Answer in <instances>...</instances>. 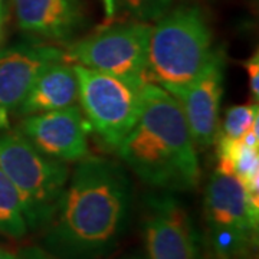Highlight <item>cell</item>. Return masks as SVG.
Instances as JSON below:
<instances>
[{"mask_svg":"<svg viewBox=\"0 0 259 259\" xmlns=\"http://www.w3.org/2000/svg\"><path fill=\"white\" fill-rule=\"evenodd\" d=\"M131 210L125 168L100 156L81 158L45 228L47 252L56 259H105L124 238Z\"/></svg>","mask_w":259,"mask_h":259,"instance_id":"6da1fadb","label":"cell"},{"mask_svg":"<svg viewBox=\"0 0 259 259\" xmlns=\"http://www.w3.org/2000/svg\"><path fill=\"white\" fill-rule=\"evenodd\" d=\"M117 150L146 185L177 192L199 185L200 167L185 114L176 98L156 83L143 85L139 118Z\"/></svg>","mask_w":259,"mask_h":259,"instance_id":"7a4b0ae2","label":"cell"},{"mask_svg":"<svg viewBox=\"0 0 259 259\" xmlns=\"http://www.w3.org/2000/svg\"><path fill=\"white\" fill-rule=\"evenodd\" d=\"M212 44V30L199 8L166 12L150 32L147 82L168 91L196 81L221 56Z\"/></svg>","mask_w":259,"mask_h":259,"instance_id":"3957f363","label":"cell"},{"mask_svg":"<svg viewBox=\"0 0 259 259\" xmlns=\"http://www.w3.org/2000/svg\"><path fill=\"white\" fill-rule=\"evenodd\" d=\"M0 170L18 190L29 229L40 231L54 218L69 168L40 153L18 130L0 133Z\"/></svg>","mask_w":259,"mask_h":259,"instance_id":"277c9868","label":"cell"},{"mask_svg":"<svg viewBox=\"0 0 259 259\" xmlns=\"http://www.w3.org/2000/svg\"><path fill=\"white\" fill-rule=\"evenodd\" d=\"M203 210L213 256L249 258L258 238L259 210L249 203L241 180L214 171L204 192Z\"/></svg>","mask_w":259,"mask_h":259,"instance_id":"5b68a950","label":"cell"},{"mask_svg":"<svg viewBox=\"0 0 259 259\" xmlns=\"http://www.w3.org/2000/svg\"><path fill=\"white\" fill-rule=\"evenodd\" d=\"M150 32L147 22L118 23L69 45L64 59L141 87L147 83Z\"/></svg>","mask_w":259,"mask_h":259,"instance_id":"8992f818","label":"cell"},{"mask_svg":"<svg viewBox=\"0 0 259 259\" xmlns=\"http://www.w3.org/2000/svg\"><path fill=\"white\" fill-rule=\"evenodd\" d=\"M72 65L87 120L105 146L117 148L139 118L143 85Z\"/></svg>","mask_w":259,"mask_h":259,"instance_id":"52a82bcc","label":"cell"},{"mask_svg":"<svg viewBox=\"0 0 259 259\" xmlns=\"http://www.w3.org/2000/svg\"><path fill=\"white\" fill-rule=\"evenodd\" d=\"M65 51L42 40L22 42L0 51V130L9 128V118L39 74L64 59Z\"/></svg>","mask_w":259,"mask_h":259,"instance_id":"ba28073f","label":"cell"},{"mask_svg":"<svg viewBox=\"0 0 259 259\" xmlns=\"http://www.w3.org/2000/svg\"><path fill=\"white\" fill-rule=\"evenodd\" d=\"M144 241L150 259H196L192 219L185 206L170 194L147 199Z\"/></svg>","mask_w":259,"mask_h":259,"instance_id":"9c48e42d","label":"cell"},{"mask_svg":"<svg viewBox=\"0 0 259 259\" xmlns=\"http://www.w3.org/2000/svg\"><path fill=\"white\" fill-rule=\"evenodd\" d=\"M18 131L45 156L64 163L88 156V137L78 105L23 117Z\"/></svg>","mask_w":259,"mask_h":259,"instance_id":"30bf717a","label":"cell"},{"mask_svg":"<svg viewBox=\"0 0 259 259\" xmlns=\"http://www.w3.org/2000/svg\"><path fill=\"white\" fill-rule=\"evenodd\" d=\"M168 93L180 104L194 144L200 147L214 144L219 133V110L223 94L222 56L196 81L168 90Z\"/></svg>","mask_w":259,"mask_h":259,"instance_id":"8fae6325","label":"cell"},{"mask_svg":"<svg viewBox=\"0 0 259 259\" xmlns=\"http://www.w3.org/2000/svg\"><path fill=\"white\" fill-rule=\"evenodd\" d=\"M18 26L48 42H68L85 22L81 0H13Z\"/></svg>","mask_w":259,"mask_h":259,"instance_id":"7c38bea8","label":"cell"},{"mask_svg":"<svg viewBox=\"0 0 259 259\" xmlns=\"http://www.w3.org/2000/svg\"><path fill=\"white\" fill-rule=\"evenodd\" d=\"M79 101L78 79L74 65L59 61L47 66L18 107L19 115L26 117L32 114L55 111L76 105Z\"/></svg>","mask_w":259,"mask_h":259,"instance_id":"4fadbf2b","label":"cell"},{"mask_svg":"<svg viewBox=\"0 0 259 259\" xmlns=\"http://www.w3.org/2000/svg\"><path fill=\"white\" fill-rule=\"evenodd\" d=\"M28 229L18 190L0 170V233L12 239H22Z\"/></svg>","mask_w":259,"mask_h":259,"instance_id":"5bb4252c","label":"cell"},{"mask_svg":"<svg viewBox=\"0 0 259 259\" xmlns=\"http://www.w3.org/2000/svg\"><path fill=\"white\" fill-rule=\"evenodd\" d=\"M171 2L173 0H105V5L110 16H114V13H124L134 20L148 23L168 12Z\"/></svg>","mask_w":259,"mask_h":259,"instance_id":"9a60e30c","label":"cell"},{"mask_svg":"<svg viewBox=\"0 0 259 259\" xmlns=\"http://www.w3.org/2000/svg\"><path fill=\"white\" fill-rule=\"evenodd\" d=\"M258 104H248V105H235L231 107L223 120L222 130L218 136H222L229 140H241L243 134L258 121Z\"/></svg>","mask_w":259,"mask_h":259,"instance_id":"2e32d148","label":"cell"},{"mask_svg":"<svg viewBox=\"0 0 259 259\" xmlns=\"http://www.w3.org/2000/svg\"><path fill=\"white\" fill-rule=\"evenodd\" d=\"M245 68L248 71V78H249V90L252 98L255 102H258L259 98V55L255 52L249 59L245 62Z\"/></svg>","mask_w":259,"mask_h":259,"instance_id":"e0dca14e","label":"cell"},{"mask_svg":"<svg viewBox=\"0 0 259 259\" xmlns=\"http://www.w3.org/2000/svg\"><path fill=\"white\" fill-rule=\"evenodd\" d=\"M18 259H56L54 255H51L45 249L39 248V246H28L25 249H22L16 255Z\"/></svg>","mask_w":259,"mask_h":259,"instance_id":"ac0fdd59","label":"cell"},{"mask_svg":"<svg viewBox=\"0 0 259 259\" xmlns=\"http://www.w3.org/2000/svg\"><path fill=\"white\" fill-rule=\"evenodd\" d=\"M6 20H8V5L3 2L0 3V44L3 40V32L6 26Z\"/></svg>","mask_w":259,"mask_h":259,"instance_id":"d6986e66","label":"cell"},{"mask_svg":"<svg viewBox=\"0 0 259 259\" xmlns=\"http://www.w3.org/2000/svg\"><path fill=\"white\" fill-rule=\"evenodd\" d=\"M0 259H18V258H16V255L10 253L9 250L0 248Z\"/></svg>","mask_w":259,"mask_h":259,"instance_id":"ffe728a7","label":"cell"},{"mask_svg":"<svg viewBox=\"0 0 259 259\" xmlns=\"http://www.w3.org/2000/svg\"><path fill=\"white\" fill-rule=\"evenodd\" d=\"M130 259H143V258H130Z\"/></svg>","mask_w":259,"mask_h":259,"instance_id":"44dd1931","label":"cell"},{"mask_svg":"<svg viewBox=\"0 0 259 259\" xmlns=\"http://www.w3.org/2000/svg\"><path fill=\"white\" fill-rule=\"evenodd\" d=\"M3 2H5V0H0V3H3Z\"/></svg>","mask_w":259,"mask_h":259,"instance_id":"7402d4cb","label":"cell"},{"mask_svg":"<svg viewBox=\"0 0 259 259\" xmlns=\"http://www.w3.org/2000/svg\"><path fill=\"white\" fill-rule=\"evenodd\" d=\"M245 259H250V258H245Z\"/></svg>","mask_w":259,"mask_h":259,"instance_id":"603a6c76","label":"cell"}]
</instances>
